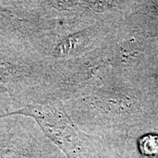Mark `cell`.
<instances>
[{"label":"cell","mask_w":158,"mask_h":158,"mask_svg":"<svg viewBox=\"0 0 158 158\" xmlns=\"http://www.w3.org/2000/svg\"><path fill=\"white\" fill-rule=\"evenodd\" d=\"M49 7H50V6H49ZM51 10H52V9H51ZM53 11H54V10H53ZM55 23H56V22H55ZM55 27H56V25H55ZM50 35H49V36H50ZM49 36H48V37H49ZM46 39H47V38H46ZM45 40H44V41H45ZM44 41H43V42H44ZM42 43H41V44H42ZM41 44H40V45H41ZM39 45H38V46H39ZM38 46H37V47H38Z\"/></svg>","instance_id":"3957f363"},{"label":"cell","mask_w":158,"mask_h":158,"mask_svg":"<svg viewBox=\"0 0 158 158\" xmlns=\"http://www.w3.org/2000/svg\"><path fill=\"white\" fill-rule=\"evenodd\" d=\"M94 37V29L89 28L56 39L47 47L43 56L54 61V59H65L78 56L89 47Z\"/></svg>","instance_id":"6da1fadb"},{"label":"cell","mask_w":158,"mask_h":158,"mask_svg":"<svg viewBox=\"0 0 158 158\" xmlns=\"http://www.w3.org/2000/svg\"><path fill=\"white\" fill-rule=\"evenodd\" d=\"M138 148L142 155L149 158H158V135L148 133L138 140Z\"/></svg>","instance_id":"7a4b0ae2"}]
</instances>
